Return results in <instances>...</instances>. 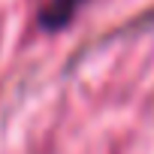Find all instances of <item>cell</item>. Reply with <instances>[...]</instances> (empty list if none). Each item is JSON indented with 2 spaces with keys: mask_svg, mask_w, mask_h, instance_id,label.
<instances>
[{
  "mask_svg": "<svg viewBox=\"0 0 154 154\" xmlns=\"http://www.w3.org/2000/svg\"><path fill=\"white\" fill-rule=\"evenodd\" d=\"M88 0H48V3L39 9V24L45 30H60L72 21V15L79 12Z\"/></svg>",
  "mask_w": 154,
  "mask_h": 154,
  "instance_id": "1",
  "label": "cell"
}]
</instances>
